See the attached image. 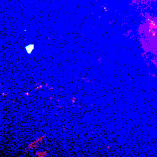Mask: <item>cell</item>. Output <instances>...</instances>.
<instances>
[{"label":"cell","mask_w":157,"mask_h":157,"mask_svg":"<svg viewBox=\"0 0 157 157\" xmlns=\"http://www.w3.org/2000/svg\"><path fill=\"white\" fill-rule=\"evenodd\" d=\"M33 48H34L33 44H29V45H28L27 47H26V51H27L28 53L30 54L31 52H32V50H33Z\"/></svg>","instance_id":"1"}]
</instances>
